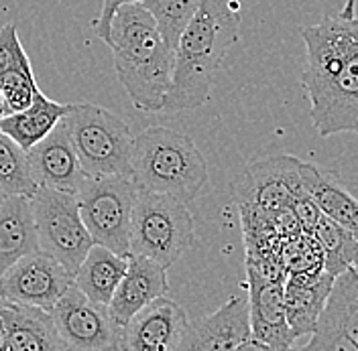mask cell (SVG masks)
I'll return each instance as SVG.
<instances>
[{"label":"cell","instance_id":"7c38bea8","mask_svg":"<svg viewBox=\"0 0 358 351\" xmlns=\"http://www.w3.org/2000/svg\"><path fill=\"white\" fill-rule=\"evenodd\" d=\"M303 350L358 351V270L355 266L334 278L326 307Z\"/></svg>","mask_w":358,"mask_h":351},{"label":"cell","instance_id":"4dcf8cb0","mask_svg":"<svg viewBox=\"0 0 358 351\" xmlns=\"http://www.w3.org/2000/svg\"><path fill=\"white\" fill-rule=\"evenodd\" d=\"M129 2H143V0H102V8H100L98 17L92 21V29H94L96 37H100L104 43L108 41V37H110V22L116 8L122 6V4H129Z\"/></svg>","mask_w":358,"mask_h":351},{"label":"cell","instance_id":"277c9868","mask_svg":"<svg viewBox=\"0 0 358 351\" xmlns=\"http://www.w3.org/2000/svg\"><path fill=\"white\" fill-rule=\"evenodd\" d=\"M88 177L131 175V126L96 104H73L62 118Z\"/></svg>","mask_w":358,"mask_h":351},{"label":"cell","instance_id":"484cf974","mask_svg":"<svg viewBox=\"0 0 358 351\" xmlns=\"http://www.w3.org/2000/svg\"><path fill=\"white\" fill-rule=\"evenodd\" d=\"M200 2L201 0H143L145 8L153 15L163 39L173 51L178 49L179 37L196 15Z\"/></svg>","mask_w":358,"mask_h":351},{"label":"cell","instance_id":"5bb4252c","mask_svg":"<svg viewBox=\"0 0 358 351\" xmlns=\"http://www.w3.org/2000/svg\"><path fill=\"white\" fill-rule=\"evenodd\" d=\"M234 350H261V345L252 339L248 301L238 294L230 297L212 315L189 323L178 351Z\"/></svg>","mask_w":358,"mask_h":351},{"label":"cell","instance_id":"f546056e","mask_svg":"<svg viewBox=\"0 0 358 351\" xmlns=\"http://www.w3.org/2000/svg\"><path fill=\"white\" fill-rule=\"evenodd\" d=\"M291 209H293V214L297 216V221H299V225H301V232H306V234H312L313 227L317 225V221L322 218V209H320V205L315 203V199L306 191V187L299 191V195L295 197L293 201V205H291Z\"/></svg>","mask_w":358,"mask_h":351},{"label":"cell","instance_id":"4fadbf2b","mask_svg":"<svg viewBox=\"0 0 358 351\" xmlns=\"http://www.w3.org/2000/svg\"><path fill=\"white\" fill-rule=\"evenodd\" d=\"M246 283L252 339L263 351L291 350L297 337L285 311V283L271 281L250 268H246Z\"/></svg>","mask_w":358,"mask_h":351},{"label":"cell","instance_id":"ba28073f","mask_svg":"<svg viewBox=\"0 0 358 351\" xmlns=\"http://www.w3.org/2000/svg\"><path fill=\"white\" fill-rule=\"evenodd\" d=\"M51 315L67 351L120 350L122 327L112 319L108 305L88 299L76 285L59 297Z\"/></svg>","mask_w":358,"mask_h":351},{"label":"cell","instance_id":"8992f818","mask_svg":"<svg viewBox=\"0 0 358 351\" xmlns=\"http://www.w3.org/2000/svg\"><path fill=\"white\" fill-rule=\"evenodd\" d=\"M138 189L131 175L86 177L76 197L94 244L106 246L118 256L131 254L129 236Z\"/></svg>","mask_w":358,"mask_h":351},{"label":"cell","instance_id":"4316f807","mask_svg":"<svg viewBox=\"0 0 358 351\" xmlns=\"http://www.w3.org/2000/svg\"><path fill=\"white\" fill-rule=\"evenodd\" d=\"M277 254L289 274L317 272L324 268V254L312 234L297 232L277 241Z\"/></svg>","mask_w":358,"mask_h":351},{"label":"cell","instance_id":"d6a6232c","mask_svg":"<svg viewBox=\"0 0 358 351\" xmlns=\"http://www.w3.org/2000/svg\"><path fill=\"white\" fill-rule=\"evenodd\" d=\"M0 351H6V331H4L2 315H0Z\"/></svg>","mask_w":358,"mask_h":351},{"label":"cell","instance_id":"3957f363","mask_svg":"<svg viewBox=\"0 0 358 351\" xmlns=\"http://www.w3.org/2000/svg\"><path fill=\"white\" fill-rule=\"evenodd\" d=\"M208 175L206 156L183 132L151 126L133 138L131 177L145 191L192 203L208 183Z\"/></svg>","mask_w":358,"mask_h":351},{"label":"cell","instance_id":"8fae6325","mask_svg":"<svg viewBox=\"0 0 358 351\" xmlns=\"http://www.w3.org/2000/svg\"><path fill=\"white\" fill-rule=\"evenodd\" d=\"M308 98L313 128L320 136L358 134V49L344 59L328 82L308 91Z\"/></svg>","mask_w":358,"mask_h":351},{"label":"cell","instance_id":"e0dca14e","mask_svg":"<svg viewBox=\"0 0 358 351\" xmlns=\"http://www.w3.org/2000/svg\"><path fill=\"white\" fill-rule=\"evenodd\" d=\"M167 290H169L167 268H163L151 258L129 254V268L120 285L116 286L108 305L112 319L120 327H124L136 311L149 305L157 297L167 294Z\"/></svg>","mask_w":358,"mask_h":351},{"label":"cell","instance_id":"83f0119b","mask_svg":"<svg viewBox=\"0 0 358 351\" xmlns=\"http://www.w3.org/2000/svg\"><path fill=\"white\" fill-rule=\"evenodd\" d=\"M0 91L4 96V102L8 106L10 114L29 108L35 98L41 94V89L35 82L33 67L13 69L0 75Z\"/></svg>","mask_w":358,"mask_h":351},{"label":"cell","instance_id":"7a4b0ae2","mask_svg":"<svg viewBox=\"0 0 358 351\" xmlns=\"http://www.w3.org/2000/svg\"><path fill=\"white\" fill-rule=\"evenodd\" d=\"M241 10L230 0H201L176 49L171 88L163 112L201 108L212 94L216 71L238 41Z\"/></svg>","mask_w":358,"mask_h":351},{"label":"cell","instance_id":"836d02e7","mask_svg":"<svg viewBox=\"0 0 358 351\" xmlns=\"http://www.w3.org/2000/svg\"><path fill=\"white\" fill-rule=\"evenodd\" d=\"M10 110H8V106H6V102H4V96H2V91H0V118H4V116H8Z\"/></svg>","mask_w":358,"mask_h":351},{"label":"cell","instance_id":"ffe728a7","mask_svg":"<svg viewBox=\"0 0 358 351\" xmlns=\"http://www.w3.org/2000/svg\"><path fill=\"white\" fill-rule=\"evenodd\" d=\"M39 248L31 197H4L0 205V276L22 256Z\"/></svg>","mask_w":358,"mask_h":351},{"label":"cell","instance_id":"30bf717a","mask_svg":"<svg viewBox=\"0 0 358 351\" xmlns=\"http://www.w3.org/2000/svg\"><path fill=\"white\" fill-rule=\"evenodd\" d=\"M299 165L301 160L291 154L268 156L250 163L245 173L232 183L236 205H250L261 209L291 207L303 189Z\"/></svg>","mask_w":358,"mask_h":351},{"label":"cell","instance_id":"1f68e13d","mask_svg":"<svg viewBox=\"0 0 358 351\" xmlns=\"http://www.w3.org/2000/svg\"><path fill=\"white\" fill-rule=\"evenodd\" d=\"M355 4H357V0H346V4H344V8H342V15H344V17H357V15H355Z\"/></svg>","mask_w":358,"mask_h":351},{"label":"cell","instance_id":"d4e9b609","mask_svg":"<svg viewBox=\"0 0 358 351\" xmlns=\"http://www.w3.org/2000/svg\"><path fill=\"white\" fill-rule=\"evenodd\" d=\"M39 185L31 175L29 156L21 144H17L6 132L0 130V195L33 197Z\"/></svg>","mask_w":358,"mask_h":351},{"label":"cell","instance_id":"f1b7e54d","mask_svg":"<svg viewBox=\"0 0 358 351\" xmlns=\"http://www.w3.org/2000/svg\"><path fill=\"white\" fill-rule=\"evenodd\" d=\"M22 67H33L27 51L22 49L17 24L6 22L0 29V75L13 69H22Z\"/></svg>","mask_w":358,"mask_h":351},{"label":"cell","instance_id":"cb8c5ba5","mask_svg":"<svg viewBox=\"0 0 358 351\" xmlns=\"http://www.w3.org/2000/svg\"><path fill=\"white\" fill-rule=\"evenodd\" d=\"M312 236L322 248L324 254V268L338 276L346 268L355 266L358 256V240L340 223L322 214L317 225L313 227Z\"/></svg>","mask_w":358,"mask_h":351},{"label":"cell","instance_id":"9a60e30c","mask_svg":"<svg viewBox=\"0 0 358 351\" xmlns=\"http://www.w3.org/2000/svg\"><path fill=\"white\" fill-rule=\"evenodd\" d=\"M189 325L185 308L169 297H157L122 327L120 350L178 351Z\"/></svg>","mask_w":358,"mask_h":351},{"label":"cell","instance_id":"9c48e42d","mask_svg":"<svg viewBox=\"0 0 358 351\" xmlns=\"http://www.w3.org/2000/svg\"><path fill=\"white\" fill-rule=\"evenodd\" d=\"M73 285V274L45 250L22 256L0 276V299L35 305L51 313L59 297Z\"/></svg>","mask_w":358,"mask_h":351},{"label":"cell","instance_id":"44dd1931","mask_svg":"<svg viewBox=\"0 0 358 351\" xmlns=\"http://www.w3.org/2000/svg\"><path fill=\"white\" fill-rule=\"evenodd\" d=\"M299 175L306 191L315 199L320 209L358 240V199L344 185H340L332 173L322 171L313 163L301 160Z\"/></svg>","mask_w":358,"mask_h":351},{"label":"cell","instance_id":"6da1fadb","mask_svg":"<svg viewBox=\"0 0 358 351\" xmlns=\"http://www.w3.org/2000/svg\"><path fill=\"white\" fill-rule=\"evenodd\" d=\"M116 75L131 102L141 112H163L171 88L176 51L163 39L153 15L143 2L116 8L110 37Z\"/></svg>","mask_w":358,"mask_h":351},{"label":"cell","instance_id":"5b68a950","mask_svg":"<svg viewBox=\"0 0 358 351\" xmlns=\"http://www.w3.org/2000/svg\"><path fill=\"white\" fill-rule=\"evenodd\" d=\"M196 230L187 203L138 189L131 220V254L171 268L194 244Z\"/></svg>","mask_w":358,"mask_h":351},{"label":"cell","instance_id":"603a6c76","mask_svg":"<svg viewBox=\"0 0 358 351\" xmlns=\"http://www.w3.org/2000/svg\"><path fill=\"white\" fill-rule=\"evenodd\" d=\"M71 108L73 104H59L41 91L29 108L0 118V130L6 132L17 144L29 151L33 144L43 140Z\"/></svg>","mask_w":358,"mask_h":351},{"label":"cell","instance_id":"52a82bcc","mask_svg":"<svg viewBox=\"0 0 358 351\" xmlns=\"http://www.w3.org/2000/svg\"><path fill=\"white\" fill-rule=\"evenodd\" d=\"M31 205L41 250L49 252L76 274L94 246V238L82 220L76 193L39 187L31 197Z\"/></svg>","mask_w":358,"mask_h":351},{"label":"cell","instance_id":"d6986e66","mask_svg":"<svg viewBox=\"0 0 358 351\" xmlns=\"http://www.w3.org/2000/svg\"><path fill=\"white\" fill-rule=\"evenodd\" d=\"M334 274L326 268L306 274H289L285 281V311L295 337L312 335L334 285Z\"/></svg>","mask_w":358,"mask_h":351},{"label":"cell","instance_id":"ac0fdd59","mask_svg":"<svg viewBox=\"0 0 358 351\" xmlns=\"http://www.w3.org/2000/svg\"><path fill=\"white\" fill-rule=\"evenodd\" d=\"M0 315L6 331V351H67L49 311L0 299Z\"/></svg>","mask_w":358,"mask_h":351},{"label":"cell","instance_id":"7402d4cb","mask_svg":"<svg viewBox=\"0 0 358 351\" xmlns=\"http://www.w3.org/2000/svg\"><path fill=\"white\" fill-rule=\"evenodd\" d=\"M129 268V256H118L106 246L94 244L82 260L78 272L73 274V285L78 286L88 299L110 305L112 294L120 285Z\"/></svg>","mask_w":358,"mask_h":351},{"label":"cell","instance_id":"e575fe53","mask_svg":"<svg viewBox=\"0 0 358 351\" xmlns=\"http://www.w3.org/2000/svg\"><path fill=\"white\" fill-rule=\"evenodd\" d=\"M2 201H4V197H2V195H0V205H2Z\"/></svg>","mask_w":358,"mask_h":351},{"label":"cell","instance_id":"2e32d148","mask_svg":"<svg viewBox=\"0 0 358 351\" xmlns=\"http://www.w3.org/2000/svg\"><path fill=\"white\" fill-rule=\"evenodd\" d=\"M29 167L31 175L39 187H53L69 193H78L82 183L86 181V171L73 149L64 120L39 140L29 151Z\"/></svg>","mask_w":358,"mask_h":351}]
</instances>
